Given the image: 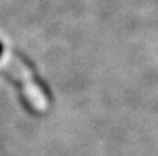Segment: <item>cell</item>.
I'll return each instance as SVG.
<instances>
[{
  "label": "cell",
  "mask_w": 158,
  "mask_h": 156,
  "mask_svg": "<svg viewBox=\"0 0 158 156\" xmlns=\"http://www.w3.org/2000/svg\"><path fill=\"white\" fill-rule=\"evenodd\" d=\"M3 53H4V44L2 43V40H0V58H2Z\"/></svg>",
  "instance_id": "6da1fadb"
}]
</instances>
